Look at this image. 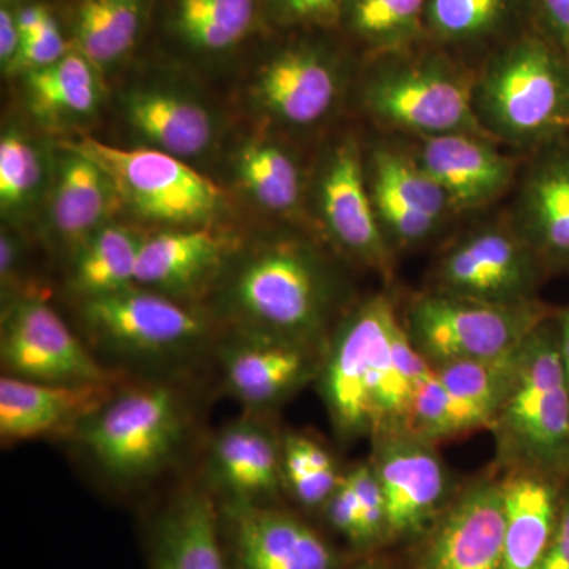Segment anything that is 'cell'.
Listing matches in <instances>:
<instances>
[{
  "label": "cell",
  "instance_id": "cell-24",
  "mask_svg": "<svg viewBox=\"0 0 569 569\" xmlns=\"http://www.w3.org/2000/svg\"><path fill=\"white\" fill-rule=\"evenodd\" d=\"M110 174L84 153L63 148L51 198V227L74 250L107 227L121 206Z\"/></svg>",
  "mask_w": 569,
  "mask_h": 569
},
{
  "label": "cell",
  "instance_id": "cell-9",
  "mask_svg": "<svg viewBox=\"0 0 569 569\" xmlns=\"http://www.w3.org/2000/svg\"><path fill=\"white\" fill-rule=\"evenodd\" d=\"M475 86L447 63H403L378 71L365 99L381 121L426 138L477 133L481 123L475 111Z\"/></svg>",
  "mask_w": 569,
  "mask_h": 569
},
{
  "label": "cell",
  "instance_id": "cell-26",
  "mask_svg": "<svg viewBox=\"0 0 569 569\" xmlns=\"http://www.w3.org/2000/svg\"><path fill=\"white\" fill-rule=\"evenodd\" d=\"M503 489L507 526L500 569H539L559 515L560 497L553 479L512 470L503 479Z\"/></svg>",
  "mask_w": 569,
  "mask_h": 569
},
{
  "label": "cell",
  "instance_id": "cell-48",
  "mask_svg": "<svg viewBox=\"0 0 569 569\" xmlns=\"http://www.w3.org/2000/svg\"><path fill=\"white\" fill-rule=\"evenodd\" d=\"M355 569H385L381 565L376 563V561H367V563L359 565Z\"/></svg>",
  "mask_w": 569,
  "mask_h": 569
},
{
  "label": "cell",
  "instance_id": "cell-40",
  "mask_svg": "<svg viewBox=\"0 0 569 569\" xmlns=\"http://www.w3.org/2000/svg\"><path fill=\"white\" fill-rule=\"evenodd\" d=\"M325 509L331 526L340 533L346 535L351 542L358 545V505H356L353 489L347 481L346 475H342L335 492L326 501Z\"/></svg>",
  "mask_w": 569,
  "mask_h": 569
},
{
  "label": "cell",
  "instance_id": "cell-10",
  "mask_svg": "<svg viewBox=\"0 0 569 569\" xmlns=\"http://www.w3.org/2000/svg\"><path fill=\"white\" fill-rule=\"evenodd\" d=\"M0 362L3 376L40 383L121 381L97 361L80 337L40 298L17 299L2 321Z\"/></svg>",
  "mask_w": 569,
  "mask_h": 569
},
{
  "label": "cell",
  "instance_id": "cell-31",
  "mask_svg": "<svg viewBox=\"0 0 569 569\" xmlns=\"http://www.w3.org/2000/svg\"><path fill=\"white\" fill-rule=\"evenodd\" d=\"M254 13V0H176L173 24L194 50L217 52L249 36Z\"/></svg>",
  "mask_w": 569,
  "mask_h": 569
},
{
  "label": "cell",
  "instance_id": "cell-1",
  "mask_svg": "<svg viewBox=\"0 0 569 569\" xmlns=\"http://www.w3.org/2000/svg\"><path fill=\"white\" fill-rule=\"evenodd\" d=\"M490 429L512 470L569 477V381L559 325L548 320L520 347L518 380Z\"/></svg>",
  "mask_w": 569,
  "mask_h": 569
},
{
  "label": "cell",
  "instance_id": "cell-17",
  "mask_svg": "<svg viewBox=\"0 0 569 569\" xmlns=\"http://www.w3.org/2000/svg\"><path fill=\"white\" fill-rule=\"evenodd\" d=\"M318 206L326 231L339 247L373 268H387V241L353 141L340 142L329 153L318 182Z\"/></svg>",
  "mask_w": 569,
  "mask_h": 569
},
{
  "label": "cell",
  "instance_id": "cell-33",
  "mask_svg": "<svg viewBox=\"0 0 569 569\" xmlns=\"http://www.w3.org/2000/svg\"><path fill=\"white\" fill-rule=\"evenodd\" d=\"M239 181L258 204L290 212L301 200L302 182L290 153L272 142H250L236 160Z\"/></svg>",
  "mask_w": 569,
  "mask_h": 569
},
{
  "label": "cell",
  "instance_id": "cell-21",
  "mask_svg": "<svg viewBox=\"0 0 569 569\" xmlns=\"http://www.w3.org/2000/svg\"><path fill=\"white\" fill-rule=\"evenodd\" d=\"M208 470L227 500L264 503L283 486L282 443L258 419H236L213 438Z\"/></svg>",
  "mask_w": 569,
  "mask_h": 569
},
{
  "label": "cell",
  "instance_id": "cell-44",
  "mask_svg": "<svg viewBox=\"0 0 569 569\" xmlns=\"http://www.w3.org/2000/svg\"><path fill=\"white\" fill-rule=\"evenodd\" d=\"M21 36L14 14L2 7L0 10V61L3 69L11 70L20 52Z\"/></svg>",
  "mask_w": 569,
  "mask_h": 569
},
{
  "label": "cell",
  "instance_id": "cell-39",
  "mask_svg": "<svg viewBox=\"0 0 569 569\" xmlns=\"http://www.w3.org/2000/svg\"><path fill=\"white\" fill-rule=\"evenodd\" d=\"M67 43L59 31L58 22L50 17L40 29L21 40L20 52L11 70L43 69L67 54Z\"/></svg>",
  "mask_w": 569,
  "mask_h": 569
},
{
  "label": "cell",
  "instance_id": "cell-38",
  "mask_svg": "<svg viewBox=\"0 0 569 569\" xmlns=\"http://www.w3.org/2000/svg\"><path fill=\"white\" fill-rule=\"evenodd\" d=\"M353 489L359 516L358 545L365 546L387 533V503L370 462L359 463L346 475Z\"/></svg>",
  "mask_w": 569,
  "mask_h": 569
},
{
  "label": "cell",
  "instance_id": "cell-35",
  "mask_svg": "<svg viewBox=\"0 0 569 569\" xmlns=\"http://www.w3.org/2000/svg\"><path fill=\"white\" fill-rule=\"evenodd\" d=\"M39 148L24 134L9 130L0 140V208L3 216L28 211L43 186L44 167Z\"/></svg>",
  "mask_w": 569,
  "mask_h": 569
},
{
  "label": "cell",
  "instance_id": "cell-46",
  "mask_svg": "<svg viewBox=\"0 0 569 569\" xmlns=\"http://www.w3.org/2000/svg\"><path fill=\"white\" fill-rule=\"evenodd\" d=\"M50 17V11L40 6H29L18 11V13L14 14V20H17L21 40L31 36L37 29H40Z\"/></svg>",
  "mask_w": 569,
  "mask_h": 569
},
{
  "label": "cell",
  "instance_id": "cell-14",
  "mask_svg": "<svg viewBox=\"0 0 569 569\" xmlns=\"http://www.w3.org/2000/svg\"><path fill=\"white\" fill-rule=\"evenodd\" d=\"M505 526L503 481L473 482L433 526L417 569H500Z\"/></svg>",
  "mask_w": 569,
  "mask_h": 569
},
{
  "label": "cell",
  "instance_id": "cell-41",
  "mask_svg": "<svg viewBox=\"0 0 569 569\" xmlns=\"http://www.w3.org/2000/svg\"><path fill=\"white\" fill-rule=\"evenodd\" d=\"M347 0H280V11L295 22H323L332 20Z\"/></svg>",
  "mask_w": 569,
  "mask_h": 569
},
{
  "label": "cell",
  "instance_id": "cell-45",
  "mask_svg": "<svg viewBox=\"0 0 569 569\" xmlns=\"http://www.w3.org/2000/svg\"><path fill=\"white\" fill-rule=\"evenodd\" d=\"M20 244L10 231H2L0 236V279H2V290L6 293L20 268Z\"/></svg>",
  "mask_w": 569,
  "mask_h": 569
},
{
  "label": "cell",
  "instance_id": "cell-3",
  "mask_svg": "<svg viewBox=\"0 0 569 569\" xmlns=\"http://www.w3.org/2000/svg\"><path fill=\"white\" fill-rule=\"evenodd\" d=\"M189 427L186 406L162 383L119 388L74 433L107 477L137 482L170 466Z\"/></svg>",
  "mask_w": 569,
  "mask_h": 569
},
{
  "label": "cell",
  "instance_id": "cell-8",
  "mask_svg": "<svg viewBox=\"0 0 569 569\" xmlns=\"http://www.w3.org/2000/svg\"><path fill=\"white\" fill-rule=\"evenodd\" d=\"M81 320L97 347L130 361L164 362L192 355L209 335L206 318L148 288L82 301Z\"/></svg>",
  "mask_w": 569,
  "mask_h": 569
},
{
  "label": "cell",
  "instance_id": "cell-42",
  "mask_svg": "<svg viewBox=\"0 0 569 569\" xmlns=\"http://www.w3.org/2000/svg\"><path fill=\"white\" fill-rule=\"evenodd\" d=\"M539 569H569V489L560 498L556 530Z\"/></svg>",
  "mask_w": 569,
  "mask_h": 569
},
{
  "label": "cell",
  "instance_id": "cell-29",
  "mask_svg": "<svg viewBox=\"0 0 569 569\" xmlns=\"http://www.w3.org/2000/svg\"><path fill=\"white\" fill-rule=\"evenodd\" d=\"M142 241L121 224L100 228L74 250L71 291L88 301L134 287Z\"/></svg>",
  "mask_w": 569,
  "mask_h": 569
},
{
  "label": "cell",
  "instance_id": "cell-47",
  "mask_svg": "<svg viewBox=\"0 0 569 569\" xmlns=\"http://www.w3.org/2000/svg\"><path fill=\"white\" fill-rule=\"evenodd\" d=\"M557 325H559L561 359H563L565 372H567L569 381V307L561 313Z\"/></svg>",
  "mask_w": 569,
  "mask_h": 569
},
{
  "label": "cell",
  "instance_id": "cell-18",
  "mask_svg": "<svg viewBox=\"0 0 569 569\" xmlns=\"http://www.w3.org/2000/svg\"><path fill=\"white\" fill-rule=\"evenodd\" d=\"M370 176V194L383 233L403 246L436 233L451 203L417 159L395 149H377Z\"/></svg>",
  "mask_w": 569,
  "mask_h": 569
},
{
  "label": "cell",
  "instance_id": "cell-36",
  "mask_svg": "<svg viewBox=\"0 0 569 569\" xmlns=\"http://www.w3.org/2000/svg\"><path fill=\"white\" fill-rule=\"evenodd\" d=\"M515 0H427L426 21L438 39L467 43L497 31Z\"/></svg>",
  "mask_w": 569,
  "mask_h": 569
},
{
  "label": "cell",
  "instance_id": "cell-28",
  "mask_svg": "<svg viewBox=\"0 0 569 569\" xmlns=\"http://www.w3.org/2000/svg\"><path fill=\"white\" fill-rule=\"evenodd\" d=\"M26 92L33 114L48 122L78 121L99 108L102 86L97 67L80 51L26 73Z\"/></svg>",
  "mask_w": 569,
  "mask_h": 569
},
{
  "label": "cell",
  "instance_id": "cell-11",
  "mask_svg": "<svg viewBox=\"0 0 569 569\" xmlns=\"http://www.w3.org/2000/svg\"><path fill=\"white\" fill-rule=\"evenodd\" d=\"M539 258L516 230L485 228L458 242L438 264L437 293L485 305L531 301Z\"/></svg>",
  "mask_w": 569,
  "mask_h": 569
},
{
  "label": "cell",
  "instance_id": "cell-7",
  "mask_svg": "<svg viewBox=\"0 0 569 569\" xmlns=\"http://www.w3.org/2000/svg\"><path fill=\"white\" fill-rule=\"evenodd\" d=\"M545 320L535 302L485 305L436 291L411 302L403 326L419 353L438 367L515 353Z\"/></svg>",
  "mask_w": 569,
  "mask_h": 569
},
{
  "label": "cell",
  "instance_id": "cell-27",
  "mask_svg": "<svg viewBox=\"0 0 569 569\" xmlns=\"http://www.w3.org/2000/svg\"><path fill=\"white\" fill-rule=\"evenodd\" d=\"M220 519L209 493L200 489L179 493L157 523L156 569H227Z\"/></svg>",
  "mask_w": 569,
  "mask_h": 569
},
{
  "label": "cell",
  "instance_id": "cell-15",
  "mask_svg": "<svg viewBox=\"0 0 569 569\" xmlns=\"http://www.w3.org/2000/svg\"><path fill=\"white\" fill-rule=\"evenodd\" d=\"M223 512L239 569H335L328 542L290 512L238 500Z\"/></svg>",
  "mask_w": 569,
  "mask_h": 569
},
{
  "label": "cell",
  "instance_id": "cell-34",
  "mask_svg": "<svg viewBox=\"0 0 569 569\" xmlns=\"http://www.w3.org/2000/svg\"><path fill=\"white\" fill-rule=\"evenodd\" d=\"M519 353L520 348L500 358L451 362L433 370L449 391L488 408L497 417L518 380Z\"/></svg>",
  "mask_w": 569,
  "mask_h": 569
},
{
  "label": "cell",
  "instance_id": "cell-43",
  "mask_svg": "<svg viewBox=\"0 0 569 569\" xmlns=\"http://www.w3.org/2000/svg\"><path fill=\"white\" fill-rule=\"evenodd\" d=\"M539 18L553 40L567 47L569 40V0H537Z\"/></svg>",
  "mask_w": 569,
  "mask_h": 569
},
{
  "label": "cell",
  "instance_id": "cell-12",
  "mask_svg": "<svg viewBox=\"0 0 569 569\" xmlns=\"http://www.w3.org/2000/svg\"><path fill=\"white\" fill-rule=\"evenodd\" d=\"M325 350L241 329L220 350L228 395L260 413L277 407L318 377Z\"/></svg>",
  "mask_w": 569,
  "mask_h": 569
},
{
  "label": "cell",
  "instance_id": "cell-22",
  "mask_svg": "<svg viewBox=\"0 0 569 569\" xmlns=\"http://www.w3.org/2000/svg\"><path fill=\"white\" fill-rule=\"evenodd\" d=\"M227 252V239L211 228L162 231L142 241L134 284L174 299L192 295L216 276Z\"/></svg>",
  "mask_w": 569,
  "mask_h": 569
},
{
  "label": "cell",
  "instance_id": "cell-6",
  "mask_svg": "<svg viewBox=\"0 0 569 569\" xmlns=\"http://www.w3.org/2000/svg\"><path fill=\"white\" fill-rule=\"evenodd\" d=\"M63 148L84 153L110 174L121 203L148 222L194 228L222 213V190L186 160L153 148L122 149L92 138Z\"/></svg>",
  "mask_w": 569,
  "mask_h": 569
},
{
  "label": "cell",
  "instance_id": "cell-37",
  "mask_svg": "<svg viewBox=\"0 0 569 569\" xmlns=\"http://www.w3.org/2000/svg\"><path fill=\"white\" fill-rule=\"evenodd\" d=\"M353 31L373 47L395 48L417 33L427 0H347Z\"/></svg>",
  "mask_w": 569,
  "mask_h": 569
},
{
  "label": "cell",
  "instance_id": "cell-16",
  "mask_svg": "<svg viewBox=\"0 0 569 569\" xmlns=\"http://www.w3.org/2000/svg\"><path fill=\"white\" fill-rule=\"evenodd\" d=\"M111 383H40L0 378V437L3 443L74 437L78 429L118 391Z\"/></svg>",
  "mask_w": 569,
  "mask_h": 569
},
{
  "label": "cell",
  "instance_id": "cell-4",
  "mask_svg": "<svg viewBox=\"0 0 569 569\" xmlns=\"http://www.w3.org/2000/svg\"><path fill=\"white\" fill-rule=\"evenodd\" d=\"M475 111L498 137L531 142L569 126V66L548 41L527 37L490 63Z\"/></svg>",
  "mask_w": 569,
  "mask_h": 569
},
{
  "label": "cell",
  "instance_id": "cell-49",
  "mask_svg": "<svg viewBox=\"0 0 569 569\" xmlns=\"http://www.w3.org/2000/svg\"><path fill=\"white\" fill-rule=\"evenodd\" d=\"M567 48H568V50H569V40H568V43H567Z\"/></svg>",
  "mask_w": 569,
  "mask_h": 569
},
{
  "label": "cell",
  "instance_id": "cell-32",
  "mask_svg": "<svg viewBox=\"0 0 569 569\" xmlns=\"http://www.w3.org/2000/svg\"><path fill=\"white\" fill-rule=\"evenodd\" d=\"M496 415L477 402L449 391L436 370L419 381L408 432L433 443L467 430L492 427Z\"/></svg>",
  "mask_w": 569,
  "mask_h": 569
},
{
  "label": "cell",
  "instance_id": "cell-25",
  "mask_svg": "<svg viewBox=\"0 0 569 569\" xmlns=\"http://www.w3.org/2000/svg\"><path fill=\"white\" fill-rule=\"evenodd\" d=\"M130 126L153 149L181 160L197 159L216 140L211 111L186 93L163 88L137 89L126 99Z\"/></svg>",
  "mask_w": 569,
  "mask_h": 569
},
{
  "label": "cell",
  "instance_id": "cell-20",
  "mask_svg": "<svg viewBox=\"0 0 569 569\" xmlns=\"http://www.w3.org/2000/svg\"><path fill=\"white\" fill-rule=\"evenodd\" d=\"M340 92L336 63L313 48H291L271 59L253 86L254 99L276 119L295 127L320 122Z\"/></svg>",
  "mask_w": 569,
  "mask_h": 569
},
{
  "label": "cell",
  "instance_id": "cell-23",
  "mask_svg": "<svg viewBox=\"0 0 569 569\" xmlns=\"http://www.w3.org/2000/svg\"><path fill=\"white\" fill-rule=\"evenodd\" d=\"M516 233L539 261L569 266V148L542 157L523 181Z\"/></svg>",
  "mask_w": 569,
  "mask_h": 569
},
{
  "label": "cell",
  "instance_id": "cell-5",
  "mask_svg": "<svg viewBox=\"0 0 569 569\" xmlns=\"http://www.w3.org/2000/svg\"><path fill=\"white\" fill-rule=\"evenodd\" d=\"M397 320L391 302L376 296L339 325L325 348L318 387L337 437L376 436V399L387 369Z\"/></svg>",
  "mask_w": 569,
  "mask_h": 569
},
{
  "label": "cell",
  "instance_id": "cell-19",
  "mask_svg": "<svg viewBox=\"0 0 569 569\" xmlns=\"http://www.w3.org/2000/svg\"><path fill=\"white\" fill-rule=\"evenodd\" d=\"M417 162L447 193L449 203L462 209L492 203L515 174V162L477 133L427 137Z\"/></svg>",
  "mask_w": 569,
  "mask_h": 569
},
{
  "label": "cell",
  "instance_id": "cell-13",
  "mask_svg": "<svg viewBox=\"0 0 569 569\" xmlns=\"http://www.w3.org/2000/svg\"><path fill=\"white\" fill-rule=\"evenodd\" d=\"M387 503V533L407 537L425 529L447 496L448 477L432 443L411 432L376 437L370 462Z\"/></svg>",
  "mask_w": 569,
  "mask_h": 569
},
{
  "label": "cell",
  "instance_id": "cell-30",
  "mask_svg": "<svg viewBox=\"0 0 569 569\" xmlns=\"http://www.w3.org/2000/svg\"><path fill=\"white\" fill-rule=\"evenodd\" d=\"M144 0H81L74 17L78 50L97 69H107L132 50Z\"/></svg>",
  "mask_w": 569,
  "mask_h": 569
},
{
  "label": "cell",
  "instance_id": "cell-2",
  "mask_svg": "<svg viewBox=\"0 0 569 569\" xmlns=\"http://www.w3.org/2000/svg\"><path fill=\"white\" fill-rule=\"evenodd\" d=\"M332 288L312 250L280 242L252 254L228 287V306L244 331L313 348L323 340Z\"/></svg>",
  "mask_w": 569,
  "mask_h": 569
}]
</instances>
